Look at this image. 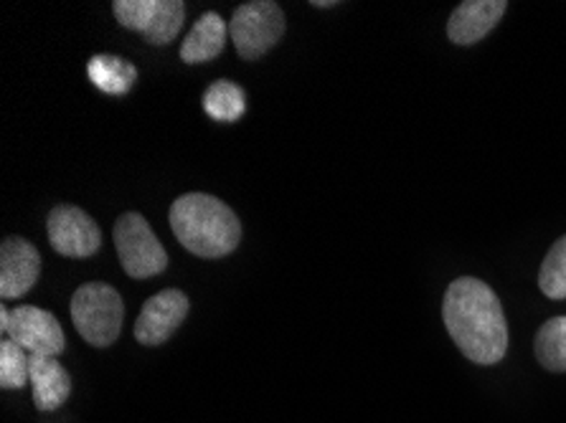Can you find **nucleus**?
<instances>
[{
    "instance_id": "f257e3e1",
    "label": "nucleus",
    "mask_w": 566,
    "mask_h": 423,
    "mask_svg": "<svg viewBox=\"0 0 566 423\" xmlns=\"http://www.w3.org/2000/svg\"><path fill=\"white\" fill-rule=\"evenodd\" d=\"M442 317L462 356L478 366H493L509 350V322L501 299L485 282L460 276L448 287Z\"/></svg>"
},
{
    "instance_id": "f03ea898",
    "label": "nucleus",
    "mask_w": 566,
    "mask_h": 423,
    "mask_svg": "<svg viewBox=\"0 0 566 423\" xmlns=\"http://www.w3.org/2000/svg\"><path fill=\"white\" fill-rule=\"evenodd\" d=\"M170 229L186 252L201 258H221L242 239L237 213L209 193H186L170 205Z\"/></svg>"
},
{
    "instance_id": "7ed1b4c3",
    "label": "nucleus",
    "mask_w": 566,
    "mask_h": 423,
    "mask_svg": "<svg viewBox=\"0 0 566 423\" xmlns=\"http://www.w3.org/2000/svg\"><path fill=\"white\" fill-rule=\"evenodd\" d=\"M125 319V302L115 287L90 282L74 292L72 322L76 332L94 348H107L119 338Z\"/></svg>"
},
{
    "instance_id": "20e7f679",
    "label": "nucleus",
    "mask_w": 566,
    "mask_h": 423,
    "mask_svg": "<svg viewBox=\"0 0 566 423\" xmlns=\"http://www.w3.org/2000/svg\"><path fill=\"white\" fill-rule=\"evenodd\" d=\"M117 256L127 276L133 279H150L166 272L168 254L153 233L150 223L140 213H125L115 223Z\"/></svg>"
},
{
    "instance_id": "39448f33",
    "label": "nucleus",
    "mask_w": 566,
    "mask_h": 423,
    "mask_svg": "<svg viewBox=\"0 0 566 423\" xmlns=\"http://www.w3.org/2000/svg\"><path fill=\"white\" fill-rule=\"evenodd\" d=\"M285 33V13L272 0H254L239 6L229 23V36L242 59H260Z\"/></svg>"
},
{
    "instance_id": "423d86ee",
    "label": "nucleus",
    "mask_w": 566,
    "mask_h": 423,
    "mask_svg": "<svg viewBox=\"0 0 566 423\" xmlns=\"http://www.w3.org/2000/svg\"><path fill=\"white\" fill-rule=\"evenodd\" d=\"M113 13L125 29L143 33L153 46L174 41L186 21L181 0H115Z\"/></svg>"
},
{
    "instance_id": "0eeeda50",
    "label": "nucleus",
    "mask_w": 566,
    "mask_h": 423,
    "mask_svg": "<svg viewBox=\"0 0 566 423\" xmlns=\"http://www.w3.org/2000/svg\"><path fill=\"white\" fill-rule=\"evenodd\" d=\"M6 338L29 352V356L59 358L66 348V338L59 319L46 309L23 305L11 309V327Z\"/></svg>"
},
{
    "instance_id": "6e6552de",
    "label": "nucleus",
    "mask_w": 566,
    "mask_h": 423,
    "mask_svg": "<svg viewBox=\"0 0 566 423\" xmlns=\"http://www.w3.org/2000/svg\"><path fill=\"white\" fill-rule=\"evenodd\" d=\"M49 244L62 256L87 258L99 252L102 231L76 205H56L49 213Z\"/></svg>"
},
{
    "instance_id": "1a4fd4ad",
    "label": "nucleus",
    "mask_w": 566,
    "mask_h": 423,
    "mask_svg": "<svg viewBox=\"0 0 566 423\" xmlns=\"http://www.w3.org/2000/svg\"><path fill=\"white\" fill-rule=\"evenodd\" d=\"M191 309V302L178 289H163L156 297L145 302L140 315L135 322V340L140 345H163L170 340L178 327L184 325V319Z\"/></svg>"
},
{
    "instance_id": "9d476101",
    "label": "nucleus",
    "mask_w": 566,
    "mask_h": 423,
    "mask_svg": "<svg viewBox=\"0 0 566 423\" xmlns=\"http://www.w3.org/2000/svg\"><path fill=\"white\" fill-rule=\"evenodd\" d=\"M41 256L36 246L21 236H8L0 246V297L19 299L36 287Z\"/></svg>"
},
{
    "instance_id": "9b49d317",
    "label": "nucleus",
    "mask_w": 566,
    "mask_h": 423,
    "mask_svg": "<svg viewBox=\"0 0 566 423\" xmlns=\"http://www.w3.org/2000/svg\"><path fill=\"white\" fill-rule=\"evenodd\" d=\"M505 0H465L454 8L448 21V36L458 46L483 41L505 15Z\"/></svg>"
},
{
    "instance_id": "f8f14e48",
    "label": "nucleus",
    "mask_w": 566,
    "mask_h": 423,
    "mask_svg": "<svg viewBox=\"0 0 566 423\" xmlns=\"http://www.w3.org/2000/svg\"><path fill=\"white\" fill-rule=\"evenodd\" d=\"M31 385L33 403L44 413L56 411L72 395V378H69L59 358L31 356Z\"/></svg>"
},
{
    "instance_id": "ddd939ff",
    "label": "nucleus",
    "mask_w": 566,
    "mask_h": 423,
    "mask_svg": "<svg viewBox=\"0 0 566 423\" xmlns=\"http://www.w3.org/2000/svg\"><path fill=\"white\" fill-rule=\"evenodd\" d=\"M227 36L229 25L224 19L213 11L203 13L181 43V59L186 64L211 62V59L221 56V51L227 46Z\"/></svg>"
},
{
    "instance_id": "4468645a",
    "label": "nucleus",
    "mask_w": 566,
    "mask_h": 423,
    "mask_svg": "<svg viewBox=\"0 0 566 423\" xmlns=\"http://www.w3.org/2000/svg\"><path fill=\"white\" fill-rule=\"evenodd\" d=\"M90 82L97 86L99 92L105 94H127L133 89V84L137 82V68L125 62L123 56H109V54H97L90 59L87 66Z\"/></svg>"
},
{
    "instance_id": "2eb2a0df",
    "label": "nucleus",
    "mask_w": 566,
    "mask_h": 423,
    "mask_svg": "<svg viewBox=\"0 0 566 423\" xmlns=\"http://www.w3.org/2000/svg\"><path fill=\"white\" fill-rule=\"evenodd\" d=\"M203 109L206 115L217 119V123H237V119H242L247 112L242 86L227 80L213 82L209 86V92L203 94Z\"/></svg>"
},
{
    "instance_id": "dca6fc26",
    "label": "nucleus",
    "mask_w": 566,
    "mask_h": 423,
    "mask_svg": "<svg viewBox=\"0 0 566 423\" xmlns=\"http://www.w3.org/2000/svg\"><path fill=\"white\" fill-rule=\"evenodd\" d=\"M536 360L552 373H566V317H554L536 332Z\"/></svg>"
},
{
    "instance_id": "f3484780",
    "label": "nucleus",
    "mask_w": 566,
    "mask_h": 423,
    "mask_svg": "<svg viewBox=\"0 0 566 423\" xmlns=\"http://www.w3.org/2000/svg\"><path fill=\"white\" fill-rule=\"evenodd\" d=\"M31 381V356L11 338L0 342V388L21 391Z\"/></svg>"
},
{
    "instance_id": "a211bd4d",
    "label": "nucleus",
    "mask_w": 566,
    "mask_h": 423,
    "mask_svg": "<svg viewBox=\"0 0 566 423\" xmlns=\"http://www.w3.org/2000/svg\"><path fill=\"white\" fill-rule=\"evenodd\" d=\"M538 289L548 299H566V236L548 248L542 272H538Z\"/></svg>"
},
{
    "instance_id": "6ab92c4d",
    "label": "nucleus",
    "mask_w": 566,
    "mask_h": 423,
    "mask_svg": "<svg viewBox=\"0 0 566 423\" xmlns=\"http://www.w3.org/2000/svg\"><path fill=\"white\" fill-rule=\"evenodd\" d=\"M8 327H11V309L0 307V332L8 335Z\"/></svg>"
},
{
    "instance_id": "aec40b11",
    "label": "nucleus",
    "mask_w": 566,
    "mask_h": 423,
    "mask_svg": "<svg viewBox=\"0 0 566 423\" xmlns=\"http://www.w3.org/2000/svg\"><path fill=\"white\" fill-rule=\"evenodd\" d=\"M313 6L315 8H328V6H338V0H323V3H321V0H313Z\"/></svg>"
}]
</instances>
